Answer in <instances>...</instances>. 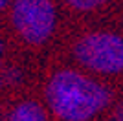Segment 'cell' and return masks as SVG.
<instances>
[{"label":"cell","mask_w":123,"mask_h":121,"mask_svg":"<svg viewBox=\"0 0 123 121\" xmlns=\"http://www.w3.org/2000/svg\"><path fill=\"white\" fill-rule=\"evenodd\" d=\"M9 2H11V0H0V7H2V9H4L6 6L9 4Z\"/></svg>","instance_id":"8"},{"label":"cell","mask_w":123,"mask_h":121,"mask_svg":"<svg viewBox=\"0 0 123 121\" xmlns=\"http://www.w3.org/2000/svg\"><path fill=\"white\" fill-rule=\"evenodd\" d=\"M114 121H123V106H119L116 116H114Z\"/></svg>","instance_id":"7"},{"label":"cell","mask_w":123,"mask_h":121,"mask_svg":"<svg viewBox=\"0 0 123 121\" xmlns=\"http://www.w3.org/2000/svg\"><path fill=\"white\" fill-rule=\"evenodd\" d=\"M7 121H46V112L35 101H24L9 112Z\"/></svg>","instance_id":"4"},{"label":"cell","mask_w":123,"mask_h":121,"mask_svg":"<svg viewBox=\"0 0 123 121\" xmlns=\"http://www.w3.org/2000/svg\"><path fill=\"white\" fill-rule=\"evenodd\" d=\"M66 2L72 6V7L79 9V11H90V9H94V7L101 6L105 0H66Z\"/></svg>","instance_id":"5"},{"label":"cell","mask_w":123,"mask_h":121,"mask_svg":"<svg viewBox=\"0 0 123 121\" xmlns=\"http://www.w3.org/2000/svg\"><path fill=\"white\" fill-rule=\"evenodd\" d=\"M46 99L62 121H86L108 105L110 92L79 72L62 70L50 79Z\"/></svg>","instance_id":"1"},{"label":"cell","mask_w":123,"mask_h":121,"mask_svg":"<svg viewBox=\"0 0 123 121\" xmlns=\"http://www.w3.org/2000/svg\"><path fill=\"white\" fill-rule=\"evenodd\" d=\"M75 57L85 68L98 73L123 72V37L116 33H90L75 44Z\"/></svg>","instance_id":"2"},{"label":"cell","mask_w":123,"mask_h":121,"mask_svg":"<svg viewBox=\"0 0 123 121\" xmlns=\"http://www.w3.org/2000/svg\"><path fill=\"white\" fill-rule=\"evenodd\" d=\"M4 81L6 83H13V85L18 83V81H20V72L18 70H7L6 75H4Z\"/></svg>","instance_id":"6"},{"label":"cell","mask_w":123,"mask_h":121,"mask_svg":"<svg viewBox=\"0 0 123 121\" xmlns=\"http://www.w3.org/2000/svg\"><path fill=\"white\" fill-rule=\"evenodd\" d=\"M11 20L26 42L42 44L55 28V7L51 0H15Z\"/></svg>","instance_id":"3"}]
</instances>
